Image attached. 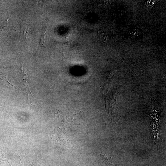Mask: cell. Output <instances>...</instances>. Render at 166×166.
<instances>
[{
	"label": "cell",
	"mask_w": 166,
	"mask_h": 166,
	"mask_svg": "<svg viewBox=\"0 0 166 166\" xmlns=\"http://www.w3.org/2000/svg\"><path fill=\"white\" fill-rule=\"evenodd\" d=\"M141 34L140 31L137 29L132 30L130 33V35L131 38L134 39L139 38Z\"/></svg>",
	"instance_id": "obj_3"
},
{
	"label": "cell",
	"mask_w": 166,
	"mask_h": 166,
	"mask_svg": "<svg viewBox=\"0 0 166 166\" xmlns=\"http://www.w3.org/2000/svg\"><path fill=\"white\" fill-rule=\"evenodd\" d=\"M46 32V31H45L44 34H43L42 36L41 37V39L40 41V43L39 46L41 47H44V42L45 41V33Z\"/></svg>",
	"instance_id": "obj_4"
},
{
	"label": "cell",
	"mask_w": 166,
	"mask_h": 166,
	"mask_svg": "<svg viewBox=\"0 0 166 166\" xmlns=\"http://www.w3.org/2000/svg\"><path fill=\"white\" fill-rule=\"evenodd\" d=\"M22 72L23 75V81L24 86L26 88V90L27 94V102H28L29 106V109L30 110L31 109V107L33 106V105L31 103V100L34 98L32 96V95L31 93L30 90L29 88L28 85V83L27 81V77L25 70L24 68V66H22Z\"/></svg>",
	"instance_id": "obj_1"
},
{
	"label": "cell",
	"mask_w": 166,
	"mask_h": 166,
	"mask_svg": "<svg viewBox=\"0 0 166 166\" xmlns=\"http://www.w3.org/2000/svg\"><path fill=\"white\" fill-rule=\"evenodd\" d=\"M98 37L100 41L103 44H106L108 43L109 41L108 36L104 32L102 31H99L98 33Z\"/></svg>",
	"instance_id": "obj_2"
},
{
	"label": "cell",
	"mask_w": 166,
	"mask_h": 166,
	"mask_svg": "<svg viewBox=\"0 0 166 166\" xmlns=\"http://www.w3.org/2000/svg\"><path fill=\"white\" fill-rule=\"evenodd\" d=\"M29 32V28L26 27H25L24 30H23V34L24 36L26 37L27 36Z\"/></svg>",
	"instance_id": "obj_5"
},
{
	"label": "cell",
	"mask_w": 166,
	"mask_h": 166,
	"mask_svg": "<svg viewBox=\"0 0 166 166\" xmlns=\"http://www.w3.org/2000/svg\"><path fill=\"white\" fill-rule=\"evenodd\" d=\"M9 166H11L10 165H9Z\"/></svg>",
	"instance_id": "obj_6"
}]
</instances>
